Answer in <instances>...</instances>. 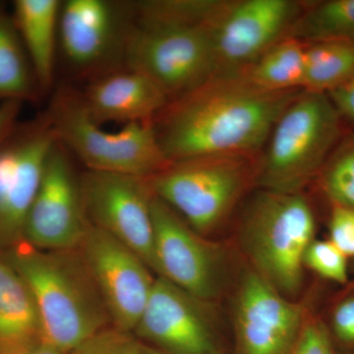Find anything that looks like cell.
Wrapping results in <instances>:
<instances>
[{
	"instance_id": "obj_1",
	"label": "cell",
	"mask_w": 354,
	"mask_h": 354,
	"mask_svg": "<svg viewBox=\"0 0 354 354\" xmlns=\"http://www.w3.org/2000/svg\"><path fill=\"white\" fill-rule=\"evenodd\" d=\"M301 91L272 92L243 73L216 74L169 102L153 118V129L169 162L213 156L254 158Z\"/></svg>"
},
{
	"instance_id": "obj_2",
	"label": "cell",
	"mask_w": 354,
	"mask_h": 354,
	"mask_svg": "<svg viewBox=\"0 0 354 354\" xmlns=\"http://www.w3.org/2000/svg\"><path fill=\"white\" fill-rule=\"evenodd\" d=\"M31 291L41 339L69 354L111 319L79 249L43 250L21 241L1 256Z\"/></svg>"
},
{
	"instance_id": "obj_3",
	"label": "cell",
	"mask_w": 354,
	"mask_h": 354,
	"mask_svg": "<svg viewBox=\"0 0 354 354\" xmlns=\"http://www.w3.org/2000/svg\"><path fill=\"white\" fill-rule=\"evenodd\" d=\"M344 122L329 95L301 91L272 128L256 180L266 190L300 192L346 134Z\"/></svg>"
},
{
	"instance_id": "obj_4",
	"label": "cell",
	"mask_w": 354,
	"mask_h": 354,
	"mask_svg": "<svg viewBox=\"0 0 354 354\" xmlns=\"http://www.w3.org/2000/svg\"><path fill=\"white\" fill-rule=\"evenodd\" d=\"M46 114L58 142L88 171L152 177L171 164L160 149L153 121L109 131L92 120L81 93L70 87L57 90Z\"/></svg>"
},
{
	"instance_id": "obj_5",
	"label": "cell",
	"mask_w": 354,
	"mask_h": 354,
	"mask_svg": "<svg viewBox=\"0 0 354 354\" xmlns=\"http://www.w3.org/2000/svg\"><path fill=\"white\" fill-rule=\"evenodd\" d=\"M315 228L313 209L300 192L264 189L247 209L242 235L254 271L290 299L304 283Z\"/></svg>"
},
{
	"instance_id": "obj_6",
	"label": "cell",
	"mask_w": 354,
	"mask_h": 354,
	"mask_svg": "<svg viewBox=\"0 0 354 354\" xmlns=\"http://www.w3.org/2000/svg\"><path fill=\"white\" fill-rule=\"evenodd\" d=\"M124 67L151 79L169 102L183 97L218 74L211 28L147 19L134 7Z\"/></svg>"
},
{
	"instance_id": "obj_7",
	"label": "cell",
	"mask_w": 354,
	"mask_h": 354,
	"mask_svg": "<svg viewBox=\"0 0 354 354\" xmlns=\"http://www.w3.org/2000/svg\"><path fill=\"white\" fill-rule=\"evenodd\" d=\"M254 158L213 156L171 162L150 177L153 194L203 235L221 227L257 178Z\"/></svg>"
},
{
	"instance_id": "obj_8",
	"label": "cell",
	"mask_w": 354,
	"mask_h": 354,
	"mask_svg": "<svg viewBox=\"0 0 354 354\" xmlns=\"http://www.w3.org/2000/svg\"><path fill=\"white\" fill-rule=\"evenodd\" d=\"M134 3L111 0L62 2L58 50L77 76L95 77L124 68L125 43Z\"/></svg>"
},
{
	"instance_id": "obj_9",
	"label": "cell",
	"mask_w": 354,
	"mask_h": 354,
	"mask_svg": "<svg viewBox=\"0 0 354 354\" xmlns=\"http://www.w3.org/2000/svg\"><path fill=\"white\" fill-rule=\"evenodd\" d=\"M80 186L90 225L131 249L157 274L150 177L87 169Z\"/></svg>"
},
{
	"instance_id": "obj_10",
	"label": "cell",
	"mask_w": 354,
	"mask_h": 354,
	"mask_svg": "<svg viewBox=\"0 0 354 354\" xmlns=\"http://www.w3.org/2000/svg\"><path fill=\"white\" fill-rule=\"evenodd\" d=\"M297 0H227L211 28L218 74H241L288 38L304 8Z\"/></svg>"
},
{
	"instance_id": "obj_11",
	"label": "cell",
	"mask_w": 354,
	"mask_h": 354,
	"mask_svg": "<svg viewBox=\"0 0 354 354\" xmlns=\"http://www.w3.org/2000/svg\"><path fill=\"white\" fill-rule=\"evenodd\" d=\"M58 142L46 114L17 125L0 148V247L23 241L26 220Z\"/></svg>"
},
{
	"instance_id": "obj_12",
	"label": "cell",
	"mask_w": 354,
	"mask_h": 354,
	"mask_svg": "<svg viewBox=\"0 0 354 354\" xmlns=\"http://www.w3.org/2000/svg\"><path fill=\"white\" fill-rule=\"evenodd\" d=\"M113 328L133 334L152 292V271L134 251L90 225L78 247Z\"/></svg>"
},
{
	"instance_id": "obj_13",
	"label": "cell",
	"mask_w": 354,
	"mask_h": 354,
	"mask_svg": "<svg viewBox=\"0 0 354 354\" xmlns=\"http://www.w3.org/2000/svg\"><path fill=\"white\" fill-rule=\"evenodd\" d=\"M69 153L57 142L44 165L23 234V241L36 248L77 249L90 227L84 208L80 177L76 176Z\"/></svg>"
},
{
	"instance_id": "obj_14",
	"label": "cell",
	"mask_w": 354,
	"mask_h": 354,
	"mask_svg": "<svg viewBox=\"0 0 354 354\" xmlns=\"http://www.w3.org/2000/svg\"><path fill=\"white\" fill-rule=\"evenodd\" d=\"M152 218L158 277L203 301L213 300L221 288L220 247L205 239L156 196Z\"/></svg>"
},
{
	"instance_id": "obj_15",
	"label": "cell",
	"mask_w": 354,
	"mask_h": 354,
	"mask_svg": "<svg viewBox=\"0 0 354 354\" xmlns=\"http://www.w3.org/2000/svg\"><path fill=\"white\" fill-rule=\"evenodd\" d=\"M206 304L158 277L134 333L169 354H220Z\"/></svg>"
},
{
	"instance_id": "obj_16",
	"label": "cell",
	"mask_w": 354,
	"mask_h": 354,
	"mask_svg": "<svg viewBox=\"0 0 354 354\" xmlns=\"http://www.w3.org/2000/svg\"><path fill=\"white\" fill-rule=\"evenodd\" d=\"M291 301L252 271L242 279L235 307L239 354H291L304 322Z\"/></svg>"
},
{
	"instance_id": "obj_17",
	"label": "cell",
	"mask_w": 354,
	"mask_h": 354,
	"mask_svg": "<svg viewBox=\"0 0 354 354\" xmlns=\"http://www.w3.org/2000/svg\"><path fill=\"white\" fill-rule=\"evenodd\" d=\"M80 93L88 114L100 125L153 121L169 102L151 79L125 67L95 77Z\"/></svg>"
},
{
	"instance_id": "obj_18",
	"label": "cell",
	"mask_w": 354,
	"mask_h": 354,
	"mask_svg": "<svg viewBox=\"0 0 354 354\" xmlns=\"http://www.w3.org/2000/svg\"><path fill=\"white\" fill-rule=\"evenodd\" d=\"M59 0H16L12 18L39 92L53 85L58 53Z\"/></svg>"
},
{
	"instance_id": "obj_19",
	"label": "cell",
	"mask_w": 354,
	"mask_h": 354,
	"mask_svg": "<svg viewBox=\"0 0 354 354\" xmlns=\"http://www.w3.org/2000/svg\"><path fill=\"white\" fill-rule=\"evenodd\" d=\"M41 339V321L29 288L0 257V348Z\"/></svg>"
},
{
	"instance_id": "obj_20",
	"label": "cell",
	"mask_w": 354,
	"mask_h": 354,
	"mask_svg": "<svg viewBox=\"0 0 354 354\" xmlns=\"http://www.w3.org/2000/svg\"><path fill=\"white\" fill-rule=\"evenodd\" d=\"M39 92L12 15L0 7V102L31 101Z\"/></svg>"
},
{
	"instance_id": "obj_21",
	"label": "cell",
	"mask_w": 354,
	"mask_h": 354,
	"mask_svg": "<svg viewBox=\"0 0 354 354\" xmlns=\"http://www.w3.org/2000/svg\"><path fill=\"white\" fill-rule=\"evenodd\" d=\"M305 55L306 44L288 37L266 51L243 74L264 90L304 91Z\"/></svg>"
},
{
	"instance_id": "obj_22",
	"label": "cell",
	"mask_w": 354,
	"mask_h": 354,
	"mask_svg": "<svg viewBox=\"0 0 354 354\" xmlns=\"http://www.w3.org/2000/svg\"><path fill=\"white\" fill-rule=\"evenodd\" d=\"M288 37L305 44L341 41L354 44V0L305 2Z\"/></svg>"
},
{
	"instance_id": "obj_23",
	"label": "cell",
	"mask_w": 354,
	"mask_h": 354,
	"mask_svg": "<svg viewBox=\"0 0 354 354\" xmlns=\"http://www.w3.org/2000/svg\"><path fill=\"white\" fill-rule=\"evenodd\" d=\"M354 77V44H306L304 91L330 94Z\"/></svg>"
},
{
	"instance_id": "obj_24",
	"label": "cell",
	"mask_w": 354,
	"mask_h": 354,
	"mask_svg": "<svg viewBox=\"0 0 354 354\" xmlns=\"http://www.w3.org/2000/svg\"><path fill=\"white\" fill-rule=\"evenodd\" d=\"M318 177L332 206L354 211V131L344 134Z\"/></svg>"
},
{
	"instance_id": "obj_25",
	"label": "cell",
	"mask_w": 354,
	"mask_h": 354,
	"mask_svg": "<svg viewBox=\"0 0 354 354\" xmlns=\"http://www.w3.org/2000/svg\"><path fill=\"white\" fill-rule=\"evenodd\" d=\"M304 267L335 283H348V257L330 241H313L304 255Z\"/></svg>"
},
{
	"instance_id": "obj_26",
	"label": "cell",
	"mask_w": 354,
	"mask_h": 354,
	"mask_svg": "<svg viewBox=\"0 0 354 354\" xmlns=\"http://www.w3.org/2000/svg\"><path fill=\"white\" fill-rule=\"evenodd\" d=\"M142 342L129 333L108 328L69 354H141Z\"/></svg>"
},
{
	"instance_id": "obj_27",
	"label": "cell",
	"mask_w": 354,
	"mask_h": 354,
	"mask_svg": "<svg viewBox=\"0 0 354 354\" xmlns=\"http://www.w3.org/2000/svg\"><path fill=\"white\" fill-rule=\"evenodd\" d=\"M292 354H335L329 330L317 319H304Z\"/></svg>"
},
{
	"instance_id": "obj_28",
	"label": "cell",
	"mask_w": 354,
	"mask_h": 354,
	"mask_svg": "<svg viewBox=\"0 0 354 354\" xmlns=\"http://www.w3.org/2000/svg\"><path fill=\"white\" fill-rule=\"evenodd\" d=\"M329 228L330 241L346 257H354V211L332 206Z\"/></svg>"
},
{
	"instance_id": "obj_29",
	"label": "cell",
	"mask_w": 354,
	"mask_h": 354,
	"mask_svg": "<svg viewBox=\"0 0 354 354\" xmlns=\"http://www.w3.org/2000/svg\"><path fill=\"white\" fill-rule=\"evenodd\" d=\"M330 327L339 341L354 344V293L335 305L330 317Z\"/></svg>"
},
{
	"instance_id": "obj_30",
	"label": "cell",
	"mask_w": 354,
	"mask_h": 354,
	"mask_svg": "<svg viewBox=\"0 0 354 354\" xmlns=\"http://www.w3.org/2000/svg\"><path fill=\"white\" fill-rule=\"evenodd\" d=\"M328 95L339 111L344 122L349 123L354 128V77L348 83L333 91Z\"/></svg>"
},
{
	"instance_id": "obj_31",
	"label": "cell",
	"mask_w": 354,
	"mask_h": 354,
	"mask_svg": "<svg viewBox=\"0 0 354 354\" xmlns=\"http://www.w3.org/2000/svg\"><path fill=\"white\" fill-rule=\"evenodd\" d=\"M22 106L20 102H0V148L17 127Z\"/></svg>"
},
{
	"instance_id": "obj_32",
	"label": "cell",
	"mask_w": 354,
	"mask_h": 354,
	"mask_svg": "<svg viewBox=\"0 0 354 354\" xmlns=\"http://www.w3.org/2000/svg\"><path fill=\"white\" fill-rule=\"evenodd\" d=\"M0 354H64L57 349L51 348L41 339L18 344V346H9V348H0Z\"/></svg>"
},
{
	"instance_id": "obj_33",
	"label": "cell",
	"mask_w": 354,
	"mask_h": 354,
	"mask_svg": "<svg viewBox=\"0 0 354 354\" xmlns=\"http://www.w3.org/2000/svg\"><path fill=\"white\" fill-rule=\"evenodd\" d=\"M141 354H169L160 349L153 348V346H149L147 344H142Z\"/></svg>"
}]
</instances>
